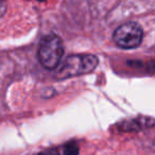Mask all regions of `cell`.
<instances>
[{"mask_svg": "<svg viewBox=\"0 0 155 155\" xmlns=\"http://www.w3.org/2000/svg\"><path fill=\"white\" fill-rule=\"evenodd\" d=\"M98 64L99 60L93 54L70 55L63 63L56 75L58 79H67V78L86 74L95 70Z\"/></svg>", "mask_w": 155, "mask_h": 155, "instance_id": "1", "label": "cell"}, {"mask_svg": "<svg viewBox=\"0 0 155 155\" xmlns=\"http://www.w3.org/2000/svg\"><path fill=\"white\" fill-rule=\"evenodd\" d=\"M64 54V44L54 34L46 35L41 38L38 48V58L46 69H55L60 65Z\"/></svg>", "mask_w": 155, "mask_h": 155, "instance_id": "2", "label": "cell"}, {"mask_svg": "<svg viewBox=\"0 0 155 155\" xmlns=\"http://www.w3.org/2000/svg\"><path fill=\"white\" fill-rule=\"evenodd\" d=\"M143 37L142 28L136 22H127L121 25L114 32L113 38L117 46L123 49L137 48Z\"/></svg>", "mask_w": 155, "mask_h": 155, "instance_id": "3", "label": "cell"}, {"mask_svg": "<svg viewBox=\"0 0 155 155\" xmlns=\"http://www.w3.org/2000/svg\"><path fill=\"white\" fill-rule=\"evenodd\" d=\"M153 121L150 120V118H138L134 120L127 121L121 125V129L124 131H137L142 127H148L150 124H152Z\"/></svg>", "mask_w": 155, "mask_h": 155, "instance_id": "4", "label": "cell"}, {"mask_svg": "<svg viewBox=\"0 0 155 155\" xmlns=\"http://www.w3.org/2000/svg\"><path fill=\"white\" fill-rule=\"evenodd\" d=\"M79 146L74 141L67 142L63 149L64 155H79Z\"/></svg>", "mask_w": 155, "mask_h": 155, "instance_id": "5", "label": "cell"}, {"mask_svg": "<svg viewBox=\"0 0 155 155\" xmlns=\"http://www.w3.org/2000/svg\"><path fill=\"white\" fill-rule=\"evenodd\" d=\"M38 155H60L56 150H46L44 152H41Z\"/></svg>", "mask_w": 155, "mask_h": 155, "instance_id": "6", "label": "cell"}, {"mask_svg": "<svg viewBox=\"0 0 155 155\" xmlns=\"http://www.w3.org/2000/svg\"><path fill=\"white\" fill-rule=\"evenodd\" d=\"M5 10H7V8H5V1H3V0H0V17L5 13Z\"/></svg>", "mask_w": 155, "mask_h": 155, "instance_id": "7", "label": "cell"}, {"mask_svg": "<svg viewBox=\"0 0 155 155\" xmlns=\"http://www.w3.org/2000/svg\"><path fill=\"white\" fill-rule=\"evenodd\" d=\"M38 1H45V0H38Z\"/></svg>", "mask_w": 155, "mask_h": 155, "instance_id": "8", "label": "cell"}]
</instances>
